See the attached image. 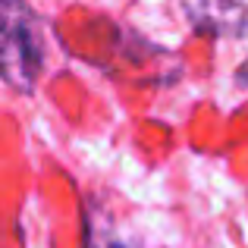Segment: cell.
Instances as JSON below:
<instances>
[{
  "label": "cell",
  "instance_id": "cell-2",
  "mask_svg": "<svg viewBox=\"0 0 248 248\" xmlns=\"http://www.w3.org/2000/svg\"><path fill=\"white\" fill-rule=\"evenodd\" d=\"M88 248H123V245H116L113 239H101V242H94V239H88Z\"/></svg>",
  "mask_w": 248,
  "mask_h": 248
},
{
  "label": "cell",
  "instance_id": "cell-1",
  "mask_svg": "<svg viewBox=\"0 0 248 248\" xmlns=\"http://www.w3.org/2000/svg\"><path fill=\"white\" fill-rule=\"evenodd\" d=\"M0 69L19 94H31L44 69L41 29L25 0H0Z\"/></svg>",
  "mask_w": 248,
  "mask_h": 248
},
{
  "label": "cell",
  "instance_id": "cell-3",
  "mask_svg": "<svg viewBox=\"0 0 248 248\" xmlns=\"http://www.w3.org/2000/svg\"><path fill=\"white\" fill-rule=\"evenodd\" d=\"M239 82H245V85H248V60L242 63V69H239Z\"/></svg>",
  "mask_w": 248,
  "mask_h": 248
}]
</instances>
